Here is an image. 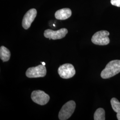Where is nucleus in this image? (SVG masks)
Segmentation results:
<instances>
[{"label":"nucleus","mask_w":120,"mask_h":120,"mask_svg":"<svg viewBox=\"0 0 120 120\" xmlns=\"http://www.w3.org/2000/svg\"><path fill=\"white\" fill-rule=\"evenodd\" d=\"M37 14V11L35 9H30L24 16L22 26L24 29L28 30L31 25V24L34 21Z\"/></svg>","instance_id":"nucleus-8"},{"label":"nucleus","mask_w":120,"mask_h":120,"mask_svg":"<svg viewBox=\"0 0 120 120\" xmlns=\"http://www.w3.org/2000/svg\"><path fill=\"white\" fill-rule=\"evenodd\" d=\"M111 105L112 109L117 112H120V103L119 101L116 98H112L111 100Z\"/></svg>","instance_id":"nucleus-12"},{"label":"nucleus","mask_w":120,"mask_h":120,"mask_svg":"<svg viewBox=\"0 0 120 120\" xmlns=\"http://www.w3.org/2000/svg\"><path fill=\"white\" fill-rule=\"evenodd\" d=\"M32 101L39 105H44L49 102L50 97L49 95L41 90H35L31 94Z\"/></svg>","instance_id":"nucleus-5"},{"label":"nucleus","mask_w":120,"mask_h":120,"mask_svg":"<svg viewBox=\"0 0 120 120\" xmlns=\"http://www.w3.org/2000/svg\"><path fill=\"white\" fill-rule=\"evenodd\" d=\"M110 2L112 5L120 7V0H111Z\"/></svg>","instance_id":"nucleus-13"},{"label":"nucleus","mask_w":120,"mask_h":120,"mask_svg":"<svg viewBox=\"0 0 120 120\" xmlns=\"http://www.w3.org/2000/svg\"><path fill=\"white\" fill-rule=\"evenodd\" d=\"M58 73L62 78L69 79L74 76L76 73V71L72 64H64L59 67Z\"/></svg>","instance_id":"nucleus-6"},{"label":"nucleus","mask_w":120,"mask_h":120,"mask_svg":"<svg viewBox=\"0 0 120 120\" xmlns=\"http://www.w3.org/2000/svg\"><path fill=\"white\" fill-rule=\"evenodd\" d=\"M120 72V60H113L108 64L102 71L101 76L103 79H108Z\"/></svg>","instance_id":"nucleus-1"},{"label":"nucleus","mask_w":120,"mask_h":120,"mask_svg":"<svg viewBox=\"0 0 120 120\" xmlns=\"http://www.w3.org/2000/svg\"><path fill=\"white\" fill-rule=\"evenodd\" d=\"M46 74V67L42 64L29 68L26 72V76L29 78L44 77Z\"/></svg>","instance_id":"nucleus-4"},{"label":"nucleus","mask_w":120,"mask_h":120,"mask_svg":"<svg viewBox=\"0 0 120 120\" xmlns=\"http://www.w3.org/2000/svg\"><path fill=\"white\" fill-rule=\"evenodd\" d=\"M94 120H105V111L102 108H98L96 110L94 114Z\"/></svg>","instance_id":"nucleus-11"},{"label":"nucleus","mask_w":120,"mask_h":120,"mask_svg":"<svg viewBox=\"0 0 120 120\" xmlns=\"http://www.w3.org/2000/svg\"><path fill=\"white\" fill-rule=\"evenodd\" d=\"M109 33L105 30H101L96 32L92 38V42L95 45H105L110 42L109 36Z\"/></svg>","instance_id":"nucleus-3"},{"label":"nucleus","mask_w":120,"mask_h":120,"mask_svg":"<svg viewBox=\"0 0 120 120\" xmlns=\"http://www.w3.org/2000/svg\"><path fill=\"white\" fill-rule=\"evenodd\" d=\"M116 117H117V118L118 120H120V112H117Z\"/></svg>","instance_id":"nucleus-14"},{"label":"nucleus","mask_w":120,"mask_h":120,"mask_svg":"<svg viewBox=\"0 0 120 120\" xmlns=\"http://www.w3.org/2000/svg\"><path fill=\"white\" fill-rule=\"evenodd\" d=\"M42 64L44 65H45V62H42Z\"/></svg>","instance_id":"nucleus-15"},{"label":"nucleus","mask_w":120,"mask_h":120,"mask_svg":"<svg viewBox=\"0 0 120 120\" xmlns=\"http://www.w3.org/2000/svg\"><path fill=\"white\" fill-rule=\"evenodd\" d=\"M11 56L10 52L7 48L1 46L0 48V58L3 62L8 61Z\"/></svg>","instance_id":"nucleus-10"},{"label":"nucleus","mask_w":120,"mask_h":120,"mask_svg":"<svg viewBox=\"0 0 120 120\" xmlns=\"http://www.w3.org/2000/svg\"><path fill=\"white\" fill-rule=\"evenodd\" d=\"M67 33L68 30L65 28L60 29L56 31L48 29L45 31L44 35L46 38L49 40H57L64 38Z\"/></svg>","instance_id":"nucleus-7"},{"label":"nucleus","mask_w":120,"mask_h":120,"mask_svg":"<svg viewBox=\"0 0 120 120\" xmlns=\"http://www.w3.org/2000/svg\"><path fill=\"white\" fill-rule=\"evenodd\" d=\"M72 11L69 8H64L57 10L55 13V17L56 19L60 20H66L70 17Z\"/></svg>","instance_id":"nucleus-9"},{"label":"nucleus","mask_w":120,"mask_h":120,"mask_svg":"<svg viewBox=\"0 0 120 120\" xmlns=\"http://www.w3.org/2000/svg\"><path fill=\"white\" fill-rule=\"evenodd\" d=\"M76 108V103L73 101H69L61 108L58 114L60 120L69 119L74 112Z\"/></svg>","instance_id":"nucleus-2"}]
</instances>
